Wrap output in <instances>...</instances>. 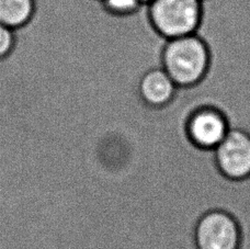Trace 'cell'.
Instances as JSON below:
<instances>
[{"label":"cell","instance_id":"cell-1","mask_svg":"<svg viewBox=\"0 0 250 249\" xmlns=\"http://www.w3.org/2000/svg\"><path fill=\"white\" fill-rule=\"evenodd\" d=\"M213 53L200 33L164 41L159 66L181 90H193L207 81L212 69Z\"/></svg>","mask_w":250,"mask_h":249},{"label":"cell","instance_id":"cell-2","mask_svg":"<svg viewBox=\"0 0 250 249\" xmlns=\"http://www.w3.org/2000/svg\"><path fill=\"white\" fill-rule=\"evenodd\" d=\"M145 7L148 25L164 41L199 33L203 23V0H153Z\"/></svg>","mask_w":250,"mask_h":249},{"label":"cell","instance_id":"cell-3","mask_svg":"<svg viewBox=\"0 0 250 249\" xmlns=\"http://www.w3.org/2000/svg\"><path fill=\"white\" fill-rule=\"evenodd\" d=\"M230 130L226 113L215 100H201L193 105L187 119L188 139L195 147L215 149Z\"/></svg>","mask_w":250,"mask_h":249},{"label":"cell","instance_id":"cell-4","mask_svg":"<svg viewBox=\"0 0 250 249\" xmlns=\"http://www.w3.org/2000/svg\"><path fill=\"white\" fill-rule=\"evenodd\" d=\"M194 237L198 249H239L242 230L233 214L212 210L199 219Z\"/></svg>","mask_w":250,"mask_h":249},{"label":"cell","instance_id":"cell-5","mask_svg":"<svg viewBox=\"0 0 250 249\" xmlns=\"http://www.w3.org/2000/svg\"><path fill=\"white\" fill-rule=\"evenodd\" d=\"M218 170L229 180L240 181L250 176V133L230 126L225 139L214 149Z\"/></svg>","mask_w":250,"mask_h":249},{"label":"cell","instance_id":"cell-6","mask_svg":"<svg viewBox=\"0 0 250 249\" xmlns=\"http://www.w3.org/2000/svg\"><path fill=\"white\" fill-rule=\"evenodd\" d=\"M137 97L151 109H163L177 99L180 89L165 70L157 66L143 73L136 84Z\"/></svg>","mask_w":250,"mask_h":249},{"label":"cell","instance_id":"cell-7","mask_svg":"<svg viewBox=\"0 0 250 249\" xmlns=\"http://www.w3.org/2000/svg\"><path fill=\"white\" fill-rule=\"evenodd\" d=\"M37 12V0H0V24L17 32L26 28Z\"/></svg>","mask_w":250,"mask_h":249},{"label":"cell","instance_id":"cell-8","mask_svg":"<svg viewBox=\"0 0 250 249\" xmlns=\"http://www.w3.org/2000/svg\"><path fill=\"white\" fill-rule=\"evenodd\" d=\"M102 11L113 18H129L144 7L140 0H100Z\"/></svg>","mask_w":250,"mask_h":249},{"label":"cell","instance_id":"cell-9","mask_svg":"<svg viewBox=\"0 0 250 249\" xmlns=\"http://www.w3.org/2000/svg\"><path fill=\"white\" fill-rule=\"evenodd\" d=\"M18 42L17 31L0 24V62L6 61L15 52Z\"/></svg>","mask_w":250,"mask_h":249},{"label":"cell","instance_id":"cell-10","mask_svg":"<svg viewBox=\"0 0 250 249\" xmlns=\"http://www.w3.org/2000/svg\"><path fill=\"white\" fill-rule=\"evenodd\" d=\"M140 1L142 2V4H143V6H147V4H148L150 1H153V0H140Z\"/></svg>","mask_w":250,"mask_h":249},{"label":"cell","instance_id":"cell-11","mask_svg":"<svg viewBox=\"0 0 250 249\" xmlns=\"http://www.w3.org/2000/svg\"><path fill=\"white\" fill-rule=\"evenodd\" d=\"M203 1H204V2H205V1H208V0H203Z\"/></svg>","mask_w":250,"mask_h":249},{"label":"cell","instance_id":"cell-12","mask_svg":"<svg viewBox=\"0 0 250 249\" xmlns=\"http://www.w3.org/2000/svg\"><path fill=\"white\" fill-rule=\"evenodd\" d=\"M96 1H100V0H96Z\"/></svg>","mask_w":250,"mask_h":249}]
</instances>
